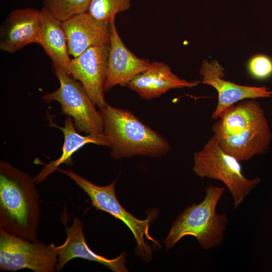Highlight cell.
Returning <instances> with one entry per match:
<instances>
[{
	"label": "cell",
	"instance_id": "obj_1",
	"mask_svg": "<svg viewBox=\"0 0 272 272\" xmlns=\"http://www.w3.org/2000/svg\"><path fill=\"white\" fill-rule=\"evenodd\" d=\"M212 127L221 148L240 162L266 153L271 133L264 111L255 99L235 104Z\"/></svg>",
	"mask_w": 272,
	"mask_h": 272
},
{
	"label": "cell",
	"instance_id": "obj_2",
	"mask_svg": "<svg viewBox=\"0 0 272 272\" xmlns=\"http://www.w3.org/2000/svg\"><path fill=\"white\" fill-rule=\"evenodd\" d=\"M34 178L5 161L0 162V229L36 241L40 198Z\"/></svg>",
	"mask_w": 272,
	"mask_h": 272
},
{
	"label": "cell",
	"instance_id": "obj_3",
	"mask_svg": "<svg viewBox=\"0 0 272 272\" xmlns=\"http://www.w3.org/2000/svg\"><path fill=\"white\" fill-rule=\"evenodd\" d=\"M103 133L114 159L134 156L160 157L170 150L169 143L130 111L108 104L100 109Z\"/></svg>",
	"mask_w": 272,
	"mask_h": 272
},
{
	"label": "cell",
	"instance_id": "obj_4",
	"mask_svg": "<svg viewBox=\"0 0 272 272\" xmlns=\"http://www.w3.org/2000/svg\"><path fill=\"white\" fill-rule=\"evenodd\" d=\"M205 190L203 200L187 207L172 223L164 241L167 249L173 247L186 236H194L206 250L218 246L223 242L228 220L225 214L216 212V207L225 189L210 184Z\"/></svg>",
	"mask_w": 272,
	"mask_h": 272
},
{
	"label": "cell",
	"instance_id": "obj_5",
	"mask_svg": "<svg viewBox=\"0 0 272 272\" xmlns=\"http://www.w3.org/2000/svg\"><path fill=\"white\" fill-rule=\"evenodd\" d=\"M240 162L225 152L213 135L201 150L193 155V171L201 178L220 180L231 193L235 209L245 197L260 182V179L247 178L243 174Z\"/></svg>",
	"mask_w": 272,
	"mask_h": 272
},
{
	"label": "cell",
	"instance_id": "obj_6",
	"mask_svg": "<svg viewBox=\"0 0 272 272\" xmlns=\"http://www.w3.org/2000/svg\"><path fill=\"white\" fill-rule=\"evenodd\" d=\"M57 170L67 176L88 195L92 204L96 209L105 212L123 222L129 229L135 239V253L146 262L152 258L151 246L146 240L156 246H160L158 241L149 233L150 219L140 220L126 211L118 200L115 193L116 181L105 186H98L78 175L72 170Z\"/></svg>",
	"mask_w": 272,
	"mask_h": 272
},
{
	"label": "cell",
	"instance_id": "obj_7",
	"mask_svg": "<svg viewBox=\"0 0 272 272\" xmlns=\"http://www.w3.org/2000/svg\"><path fill=\"white\" fill-rule=\"evenodd\" d=\"M60 87L56 91L45 93L42 99L46 102L58 101L62 113L73 119L76 129L87 134L103 133V121L100 111L80 82L57 65H53Z\"/></svg>",
	"mask_w": 272,
	"mask_h": 272
},
{
	"label": "cell",
	"instance_id": "obj_8",
	"mask_svg": "<svg viewBox=\"0 0 272 272\" xmlns=\"http://www.w3.org/2000/svg\"><path fill=\"white\" fill-rule=\"evenodd\" d=\"M53 245L29 241L0 229L1 271L29 269L35 272H54L57 255Z\"/></svg>",
	"mask_w": 272,
	"mask_h": 272
},
{
	"label": "cell",
	"instance_id": "obj_9",
	"mask_svg": "<svg viewBox=\"0 0 272 272\" xmlns=\"http://www.w3.org/2000/svg\"><path fill=\"white\" fill-rule=\"evenodd\" d=\"M199 74L202 76L201 83L214 88L218 94L217 105L212 114L213 119H218L226 110L240 101L272 96V90L266 87L241 85L224 79V69L217 60L205 59Z\"/></svg>",
	"mask_w": 272,
	"mask_h": 272
},
{
	"label": "cell",
	"instance_id": "obj_10",
	"mask_svg": "<svg viewBox=\"0 0 272 272\" xmlns=\"http://www.w3.org/2000/svg\"><path fill=\"white\" fill-rule=\"evenodd\" d=\"M108 45L90 47L71 60L70 75L78 80L100 109L107 104L104 97Z\"/></svg>",
	"mask_w": 272,
	"mask_h": 272
},
{
	"label": "cell",
	"instance_id": "obj_11",
	"mask_svg": "<svg viewBox=\"0 0 272 272\" xmlns=\"http://www.w3.org/2000/svg\"><path fill=\"white\" fill-rule=\"evenodd\" d=\"M66 214L63 216L66 239L61 245L53 248L57 255L56 270L60 271L63 266L74 258H80L98 262L114 272L128 271L125 264L126 254L122 252L117 257L109 259L94 252L88 246L83 231V223L78 217L74 219L71 227L66 223Z\"/></svg>",
	"mask_w": 272,
	"mask_h": 272
},
{
	"label": "cell",
	"instance_id": "obj_12",
	"mask_svg": "<svg viewBox=\"0 0 272 272\" xmlns=\"http://www.w3.org/2000/svg\"><path fill=\"white\" fill-rule=\"evenodd\" d=\"M110 25V43L104 84V92L116 85L128 83L149 66V60L141 59L131 52L121 40L117 31L115 18Z\"/></svg>",
	"mask_w": 272,
	"mask_h": 272
},
{
	"label": "cell",
	"instance_id": "obj_13",
	"mask_svg": "<svg viewBox=\"0 0 272 272\" xmlns=\"http://www.w3.org/2000/svg\"><path fill=\"white\" fill-rule=\"evenodd\" d=\"M42 24L41 11L28 8L13 10L1 27V49L13 53L37 43Z\"/></svg>",
	"mask_w": 272,
	"mask_h": 272
},
{
	"label": "cell",
	"instance_id": "obj_14",
	"mask_svg": "<svg viewBox=\"0 0 272 272\" xmlns=\"http://www.w3.org/2000/svg\"><path fill=\"white\" fill-rule=\"evenodd\" d=\"M109 23L98 21L87 12L63 22L69 54L74 58L90 47L109 45Z\"/></svg>",
	"mask_w": 272,
	"mask_h": 272
},
{
	"label": "cell",
	"instance_id": "obj_15",
	"mask_svg": "<svg viewBox=\"0 0 272 272\" xmlns=\"http://www.w3.org/2000/svg\"><path fill=\"white\" fill-rule=\"evenodd\" d=\"M201 81H187L179 78L163 62L154 61L126 87L137 92L143 99L150 100L160 96L170 89L196 86Z\"/></svg>",
	"mask_w": 272,
	"mask_h": 272
},
{
	"label": "cell",
	"instance_id": "obj_16",
	"mask_svg": "<svg viewBox=\"0 0 272 272\" xmlns=\"http://www.w3.org/2000/svg\"><path fill=\"white\" fill-rule=\"evenodd\" d=\"M52 127L60 129L64 135V143L62 153L56 160L50 161L34 178L37 183L42 182L49 175L57 170L62 164H72V155L82 147L88 144H94L103 146H110V143L104 133L90 134L82 135L77 132L74 124L73 119L70 116L65 119L63 126H59L49 120Z\"/></svg>",
	"mask_w": 272,
	"mask_h": 272
},
{
	"label": "cell",
	"instance_id": "obj_17",
	"mask_svg": "<svg viewBox=\"0 0 272 272\" xmlns=\"http://www.w3.org/2000/svg\"><path fill=\"white\" fill-rule=\"evenodd\" d=\"M41 11L42 24L37 43L42 46L53 65L58 66L70 75L72 59L69 56L62 22L44 8Z\"/></svg>",
	"mask_w": 272,
	"mask_h": 272
},
{
	"label": "cell",
	"instance_id": "obj_18",
	"mask_svg": "<svg viewBox=\"0 0 272 272\" xmlns=\"http://www.w3.org/2000/svg\"><path fill=\"white\" fill-rule=\"evenodd\" d=\"M91 0H42L43 8L62 22L87 12Z\"/></svg>",
	"mask_w": 272,
	"mask_h": 272
},
{
	"label": "cell",
	"instance_id": "obj_19",
	"mask_svg": "<svg viewBox=\"0 0 272 272\" xmlns=\"http://www.w3.org/2000/svg\"><path fill=\"white\" fill-rule=\"evenodd\" d=\"M130 6V0H91L87 12L98 21L110 22Z\"/></svg>",
	"mask_w": 272,
	"mask_h": 272
},
{
	"label": "cell",
	"instance_id": "obj_20",
	"mask_svg": "<svg viewBox=\"0 0 272 272\" xmlns=\"http://www.w3.org/2000/svg\"><path fill=\"white\" fill-rule=\"evenodd\" d=\"M251 75L257 79H264L272 75V60L264 54L253 56L248 64Z\"/></svg>",
	"mask_w": 272,
	"mask_h": 272
}]
</instances>
